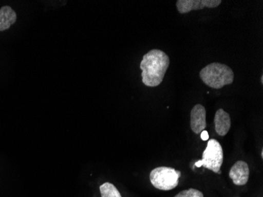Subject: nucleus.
I'll return each mask as SVG.
<instances>
[{
	"mask_svg": "<svg viewBox=\"0 0 263 197\" xmlns=\"http://www.w3.org/2000/svg\"><path fill=\"white\" fill-rule=\"evenodd\" d=\"M171 59L159 49H152L144 55L140 63L142 81L147 87H157L163 81Z\"/></svg>",
	"mask_w": 263,
	"mask_h": 197,
	"instance_id": "f257e3e1",
	"label": "nucleus"
},
{
	"mask_svg": "<svg viewBox=\"0 0 263 197\" xmlns=\"http://www.w3.org/2000/svg\"><path fill=\"white\" fill-rule=\"evenodd\" d=\"M202 82L210 88L221 89L234 81L233 69L226 64L213 63L202 68L199 72Z\"/></svg>",
	"mask_w": 263,
	"mask_h": 197,
	"instance_id": "f03ea898",
	"label": "nucleus"
},
{
	"mask_svg": "<svg viewBox=\"0 0 263 197\" xmlns=\"http://www.w3.org/2000/svg\"><path fill=\"white\" fill-rule=\"evenodd\" d=\"M181 176V172L173 167H159L151 172L150 181L155 189L170 191L178 186Z\"/></svg>",
	"mask_w": 263,
	"mask_h": 197,
	"instance_id": "7ed1b4c3",
	"label": "nucleus"
},
{
	"mask_svg": "<svg viewBox=\"0 0 263 197\" xmlns=\"http://www.w3.org/2000/svg\"><path fill=\"white\" fill-rule=\"evenodd\" d=\"M223 159L224 154L221 144L215 139H211L208 140L206 149L202 153V159L196 162L195 166L203 167L216 174H221Z\"/></svg>",
	"mask_w": 263,
	"mask_h": 197,
	"instance_id": "20e7f679",
	"label": "nucleus"
},
{
	"mask_svg": "<svg viewBox=\"0 0 263 197\" xmlns=\"http://www.w3.org/2000/svg\"><path fill=\"white\" fill-rule=\"evenodd\" d=\"M222 3L221 0H177L176 7L180 14H187L193 10L216 8Z\"/></svg>",
	"mask_w": 263,
	"mask_h": 197,
	"instance_id": "39448f33",
	"label": "nucleus"
},
{
	"mask_svg": "<svg viewBox=\"0 0 263 197\" xmlns=\"http://www.w3.org/2000/svg\"><path fill=\"white\" fill-rule=\"evenodd\" d=\"M206 112L202 104H196L191 111L190 126L193 133L200 134L206 127Z\"/></svg>",
	"mask_w": 263,
	"mask_h": 197,
	"instance_id": "423d86ee",
	"label": "nucleus"
},
{
	"mask_svg": "<svg viewBox=\"0 0 263 197\" xmlns=\"http://www.w3.org/2000/svg\"><path fill=\"white\" fill-rule=\"evenodd\" d=\"M250 170L248 164L239 160L230 170V177L236 186H245L249 179Z\"/></svg>",
	"mask_w": 263,
	"mask_h": 197,
	"instance_id": "0eeeda50",
	"label": "nucleus"
},
{
	"mask_svg": "<svg viewBox=\"0 0 263 197\" xmlns=\"http://www.w3.org/2000/svg\"><path fill=\"white\" fill-rule=\"evenodd\" d=\"M231 128V118L230 114L223 109L217 111L214 116V129L218 135L224 137Z\"/></svg>",
	"mask_w": 263,
	"mask_h": 197,
	"instance_id": "6e6552de",
	"label": "nucleus"
},
{
	"mask_svg": "<svg viewBox=\"0 0 263 197\" xmlns=\"http://www.w3.org/2000/svg\"><path fill=\"white\" fill-rule=\"evenodd\" d=\"M17 20V14L13 9L5 6L0 9V32L10 29Z\"/></svg>",
	"mask_w": 263,
	"mask_h": 197,
	"instance_id": "1a4fd4ad",
	"label": "nucleus"
},
{
	"mask_svg": "<svg viewBox=\"0 0 263 197\" xmlns=\"http://www.w3.org/2000/svg\"><path fill=\"white\" fill-rule=\"evenodd\" d=\"M102 197H122L120 192L118 190L113 184L106 182L100 187Z\"/></svg>",
	"mask_w": 263,
	"mask_h": 197,
	"instance_id": "9d476101",
	"label": "nucleus"
},
{
	"mask_svg": "<svg viewBox=\"0 0 263 197\" xmlns=\"http://www.w3.org/2000/svg\"><path fill=\"white\" fill-rule=\"evenodd\" d=\"M174 197H204L201 191L196 189H189L181 191Z\"/></svg>",
	"mask_w": 263,
	"mask_h": 197,
	"instance_id": "9b49d317",
	"label": "nucleus"
},
{
	"mask_svg": "<svg viewBox=\"0 0 263 197\" xmlns=\"http://www.w3.org/2000/svg\"><path fill=\"white\" fill-rule=\"evenodd\" d=\"M200 134L201 139H202V140H209V133H208V132L206 131V130H203Z\"/></svg>",
	"mask_w": 263,
	"mask_h": 197,
	"instance_id": "f8f14e48",
	"label": "nucleus"
},
{
	"mask_svg": "<svg viewBox=\"0 0 263 197\" xmlns=\"http://www.w3.org/2000/svg\"><path fill=\"white\" fill-rule=\"evenodd\" d=\"M261 84H263V76L261 77Z\"/></svg>",
	"mask_w": 263,
	"mask_h": 197,
	"instance_id": "ddd939ff",
	"label": "nucleus"
},
{
	"mask_svg": "<svg viewBox=\"0 0 263 197\" xmlns=\"http://www.w3.org/2000/svg\"><path fill=\"white\" fill-rule=\"evenodd\" d=\"M261 157H263V151H261Z\"/></svg>",
	"mask_w": 263,
	"mask_h": 197,
	"instance_id": "4468645a",
	"label": "nucleus"
}]
</instances>
